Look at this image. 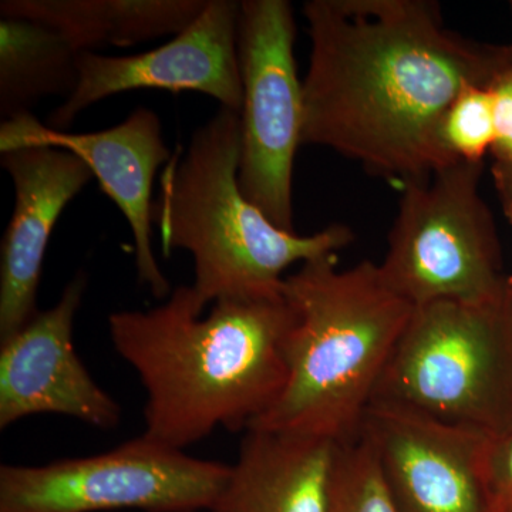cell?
<instances>
[{"label": "cell", "instance_id": "obj_19", "mask_svg": "<svg viewBox=\"0 0 512 512\" xmlns=\"http://www.w3.org/2000/svg\"><path fill=\"white\" fill-rule=\"evenodd\" d=\"M485 477L495 512L512 510V426L488 439Z\"/></svg>", "mask_w": 512, "mask_h": 512}, {"label": "cell", "instance_id": "obj_15", "mask_svg": "<svg viewBox=\"0 0 512 512\" xmlns=\"http://www.w3.org/2000/svg\"><path fill=\"white\" fill-rule=\"evenodd\" d=\"M208 0H3L0 16L36 20L59 29L80 52L134 46L177 36Z\"/></svg>", "mask_w": 512, "mask_h": 512}, {"label": "cell", "instance_id": "obj_3", "mask_svg": "<svg viewBox=\"0 0 512 512\" xmlns=\"http://www.w3.org/2000/svg\"><path fill=\"white\" fill-rule=\"evenodd\" d=\"M282 292L292 312L288 382L248 429L353 440L414 306L375 262L339 269L336 254L302 264Z\"/></svg>", "mask_w": 512, "mask_h": 512}, {"label": "cell", "instance_id": "obj_11", "mask_svg": "<svg viewBox=\"0 0 512 512\" xmlns=\"http://www.w3.org/2000/svg\"><path fill=\"white\" fill-rule=\"evenodd\" d=\"M87 276L79 272L59 302L0 340V429L35 414H60L100 430L120 423V404L94 382L73 343Z\"/></svg>", "mask_w": 512, "mask_h": 512}, {"label": "cell", "instance_id": "obj_23", "mask_svg": "<svg viewBox=\"0 0 512 512\" xmlns=\"http://www.w3.org/2000/svg\"><path fill=\"white\" fill-rule=\"evenodd\" d=\"M504 512H512V510H510V511H504Z\"/></svg>", "mask_w": 512, "mask_h": 512}, {"label": "cell", "instance_id": "obj_22", "mask_svg": "<svg viewBox=\"0 0 512 512\" xmlns=\"http://www.w3.org/2000/svg\"><path fill=\"white\" fill-rule=\"evenodd\" d=\"M510 285H511V293H512V282H510Z\"/></svg>", "mask_w": 512, "mask_h": 512}, {"label": "cell", "instance_id": "obj_12", "mask_svg": "<svg viewBox=\"0 0 512 512\" xmlns=\"http://www.w3.org/2000/svg\"><path fill=\"white\" fill-rule=\"evenodd\" d=\"M28 146L64 148L89 165L101 191L126 217L133 234L138 281L157 299L168 298L171 285L158 265L151 239L154 177L173 157L165 146L157 113L137 107L123 123L92 133L53 130L33 114L2 121L0 153Z\"/></svg>", "mask_w": 512, "mask_h": 512}, {"label": "cell", "instance_id": "obj_7", "mask_svg": "<svg viewBox=\"0 0 512 512\" xmlns=\"http://www.w3.org/2000/svg\"><path fill=\"white\" fill-rule=\"evenodd\" d=\"M229 474L143 434L97 456L0 467V512L210 511Z\"/></svg>", "mask_w": 512, "mask_h": 512}, {"label": "cell", "instance_id": "obj_2", "mask_svg": "<svg viewBox=\"0 0 512 512\" xmlns=\"http://www.w3.org/2000/svg\"><path fill=\"white\" fill-rule=\"evenodd\" d=\"M192 286L150 311L109 316L114 349L147 393L146 436L184 450L218 427L247 430L288 382L284 292L224 299L204 316Z\"/></svg>", "mask_w": 512, "mask_h": 512}, {"label": "cell", "instance_id": "obj_13", "mask_svg": "<svg viewBox=\"0 0 512 512\" xmlns=\"http://www.w3.org/2000/svg\"><path fill=\"white\" fill-rule=\"evenodd\" d=\"M15 188V207L0 258V340L37 312L47 245L60 215L93 180L82 158L64 148L28 146L0 153Z\"/></svg>", "mask_w": 512, "mask_h": 512}, {"label": "cell", "instance_id": "obj_14", "mask_svg": "<svg viewBox=\"0 0 512 512\" xmlns=\"http://www.w3.org/2000/svg\"><path fill=\"white\" fill-rule=\"evenodd\" d=\"M210 512H326L345 441L248 429Z\"/></svg>", "mask_w": 512, "mask_h": 512}, {"label": "cell", "instance_id": "obj_9", "mask_svg": "<svg viewBox=\"0 0 512 512\" xmlns=\"http://www.w3.org/2000/svg\"><path fill=\"white\" fill-rule=\"evenodd\" d=\"M241 2L208 0L194 22L165 45L131 56L79 55L76 90L49 116L47 126L66 131L93 104L131 90L195 92L241 114L244 104L238 55Z\"/></svg>", "mask_w": 512, "mask_h": 512}, {"label": "cell", "instance_id": "obj_1", "mask_svg": "<svg viewBox=\"0 0 512 512\" xmlns=\"http://www.w3.org/2000/svg\"><path fill=\"white\" fill-rule=\"evenodd\" d=\"M302 146H319L392 184L454 164L444 111L468 84L488 86L512 49L448 29L431 0H309Z\"/></svg>", "mask_w": 512, "mask_h": 512}, {"label": "cell", "instance_id": "obj_18", "mask_svg": "<svg viewBox=\"0 0 512 512\" xmlns=\"http://www.w3.org/2000/svg\"><path fill=\"white\" fill-rule=\"evenodd\" d=\"M440 141L453 163L483 164L495 141L493 101L488 86L468 84L444 111Z\"/></svg>", "mask_w": 512, "mask_h": 512}, {"label": "cell", "instance_id": "obj_20", "mask_svg": "<svg viewBox=\"0 0 512 512\" xmlns=\"http://www.w3.org/2000/svg\"><path fill=\"white\" fill-rule=\"evenodd\" d=\"M493 101L495 161L512 163V63L488 84Z\"/></svg>", "mask_w": 512, "mask_h": 512}, {"label": "cell", "instance_id": "obj_21", "mask_svg": "<svg viewBox=\"0 0 512 512\" xmlns=\"http://www.w3.org/2000/svg\"><path fill=\"white\" fill-rule=\"evenodd\" d=\"M495 188L503 202L505 214L512 220V163L495 161L493 167Z\"/></svg>", "mask_w": 512, "mask_h": 512}, {"label": "cell", "instance_id": "obj_4", "mask_svg": "<svg viewBox=\"0 0 512 512\" xmlns=\"http://www.w3.org/2000/svg\"><path fill=\"white\" fill-rule=\"evenodd\" d=\"M239 160L241 114L221 107L165 165L154 202L164 254L190 252L191 286L204 309L282 291L286 269L336 254L353 241L352 229L342 224L312 235L279 228L241 191Z\"/></svg>", "mask_w": 512, "mask_h": 512}, {"label": "cell", "instance_id": "obj_17", "mask_svg": "<svg viewBox=\"0 0 512 512\" xmlns=\"http://www.w3.org/2000/svg\"><path fill=\"white\" fill-rule=\"evenodd\" d=\"M326 512H399L362 433L343 443Z\"/></svg>", "mask_w": 512, "mask_h": 512}, {"label": "cell", "instance_id": "obj_10", "mask_svg": "<svg viewBox=\"0 0 512 512\" xmlns=\"http://www.w3.org/2000/svg\"><path fill=\"white\" fill-rule=\"evenodd\" d=\"M362 433L399 512H495L485 453L490 437L370 403Z\"/></svg>", "mask_w": 512, "mask_h": 512}, {"label": "cell", "instance_id": "obj_6", "mask_svg": "<svg viewBox=\"0 0 512 512\" xmlns=\"http://www.w3.org/2000/svg\"><path fill=\"white\" fill-rule=\"evenodd\" d=\"M481 171L483 164L454 163L402 187L379 268L414 308L484 305L510 292L493 217L478 188Z\"/></svg>", "mask_w": 512, "mask_h": 512}, {"label": "cell", "instance_id": "obj_8", "mask_svg": "<svg viewBox=\"0 0 512 512\" xmlns=\"http://www.w3.org/2000/svg\"><path fill=\"white\" fill-rule=\"evenodd\" d=\"M296 20L286 0H244L238 55L241 191L285 231L293 225V164L302 146L303 96L295 59Z\"/></svg>", "mask_w": 512, "mask_h": 512}, {"label": "cell", "instance_id": "obj_5", "mask_svg": "<svg viewBox=\"0 0 512 512\" xmlns=\"http://www.w3.org/2000/svg\"><path fill=\"white\" fill-rule=\"evenodd\" d=\"M431 420L495 437L512 426V293L414 308L373 394Z\"/></svg>", "mask_w": 512, "mask_h": 512}, {"label": "cell", "instance_id": "obj_16", "mask_svg": "<svg viewBox=\"0 0 512 512\" xmlns=\"http://www.w3.org/2000/svg\"><path fill=\"white\" fill-rule=\"evenodd\" d=\"M0 116L33 114L46 97L69 99L79 84L80 50L59 29L0 16Z\"/></svg>", "mask_w": 512, "mask_h": 512}]
</instances>
